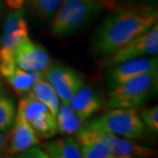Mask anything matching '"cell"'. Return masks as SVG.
Segmentation results:
<instances>
[{
    "label": "cell",
    "instance_id": "1",
    "mask_svg": "<svg viewBox=\"0 0 158 158\" xmlns=\"http://www.w3.org/2000/svg\"><path fill=\"white\" fill-rule=\"evenodd\" d=\"M157 10L149 5H127L109 15L91 42L94 56L105 58L157 23Z\"/></svg>",
    "mask_w": 158,
    "mask_h": 158
},
{
    "label": "cell",
    "instance_id": "2",
    "mask_svg": "<svg viewBox=\"0 0 158 158\" xmlns=\"http://www.w3.org/2000/svg\"><path fill=\"white\" fill-rule=\"evenodd\" d=\"M108 0H62L53 15L50 32L56 37H67L82 30Z\"/></svg>",
    "mask_w": 158,
    "mask_h": 158
},
{
    "label": "cell",
    "instance_id": "3",
    "mask_svg": "<svg viewBox=\"0 0 158 158\" xmlns=\"http://www.w3.org/2000/svg\"><path fill=\"white\" fill-rule=\"evenodd\" d=\"M157 70L139 75L111 88L107 107L112 108H138L144 105L157 89Z\"/></svg>",
    "mask_w": 158,
    "mask_h": 158
},
{
    "label": "cell",
    "instance_id": "4",
    "mask_svg": "<svg viewBox=\"0 0 158 158\" xmlns=\"http://www.w3.org/2000/svg\"><path fill=\"white\" fill-rule=\"evenodd\" d=\"M82 127L110 132L126 139H140L145 134L143 121L134 108H112Z\"/></svg>",
    "mask_w": 158,
    "mask_h": 158
},
{
    "label": "cell",
    "instance_id": "5",
    "mask_svg": "<svg viewBox=\"0 0 158 158\" xmlns=\"http://www.w3.org/2000/svg\"><path fill=\"white\" fill-rule=\"evenodd\" d=\"M29 28L24 14L14 9L6 17L0 37V74L6 78L17 67L15 50L21 42L29 37Z\"/></svg>",
    "mask_w": 158,
    "mask_h": 158
},
{
    "label": "cell",
    "instance_id": "6",
    "mask_svg": "<svg viewBox=\"0 0 158 158\" xmlns=\"http://www.w3.org/2000/svg\"><path fill=\"white\" fill-rule=\"evenodd\" d=\"M158 52V26L152 27L129 40L111 55L102 58L101 65L110 67L112 65L127 61L135 58L156 56Z\"/></svg>",
    "mask_w": 158,
    "mask_h": 158
},
{
    "label": "cell",
    "instance_id": "7",
    "mask_svg": "<svg viewBox=\"0 0 158 158\" xmlns=\"http://www.w3.org/2000/svg\"><path fill=\"white\" fill-rule=\"evenodd\" d=\"M79 143L89 141H99L105 144L114 158H134V157H148L153 154V151L132 143L131 141L119 138V135L110 132L86 129L81 127L76 134Z\"/></svg>",
    "mask_w": 158,
    "mask_h": 158
},
{
    "label": "cell",
    "instance_id": "8",
    "mask_svg": "<svg viewBox=\"0 0 158 158\" xmlns=\"http://www.w3.org/2000/svg\"><path fill=\"white\" fill-rule=\"evenodd\" d=\"M44 76L62 102L65 103H68L83 85V78L78 71L62 64H50L44 72Z\"/></svg>",
    "mask_w": 158,
    "mask_h": 158
},
{
    "label": "cell",
    "instance_id": "9",
    "mask_svg": "<svg viewBox=\"0 0 158 158\" xmlns=\"http://www.w3.org/2000/svg\"><path fill=\"white\" fill-rule=\"evenodd\" d=\"M15 62L17 67L25 71L44 73L52 64V59L41 44L34 42L28 37L15 48Z\"/></svg>",
    "mask_w": 158,
    "mask_h": 158
},
{
    "label": "cell",
    "instance_id": "10",
    "mask_svg": "<svg viewBox=\"0 0 158 158\" xmlns=\"http://www.w3.org/2000/svg\"><path fill=\"white\" fill-rule=\"evenodd\" d=\"M157 68V58H153V56L152 58H148V56L135 58L110 66V69L107 73L109 89L139 75L155 71Z\"/></svg>",
    "mask_w": 158,
    "mask_h": 158
},
{
    "label": "cell",
    "instance_id": "11",
    "mask_svg": "<svg viewBox=\"0 0 158 158\" xmlns=\"http://www.w3.org/2000/svg\"><path fill=\"white\" fill-rule=\"evenodd\" d=\"M68 104L83 122L101 111L105 102L102 94L96 87L91 85H82L73 94Z\"/></svg>",
    "mask_w": 158,
    "mask_h": 158
},
{
    "label": "cell",
    "instance_id": "12",
    "mask_svg": "<svg viewBox=\"0 0 158 158\" xmlns=\"http://www.w3.org/2000/svg\"><path fill=\"white\" fill-rule=\"evenodd\" d=\"M10 142L7 152L9 154L23 153L29 148L39 143L38 135L23 117L17 115L12 126Z\"/></svg>",
    "mask_w": 158,
    "mask_h": 158
},
{
    "label": "cell",
    "instance_id": "13",
    "mask_svg": "<svg viewBox=\"0 0 158 158\" xmlns=\"http://www.w3.org/2000/svg\"><path fill=\"white\" fill-rule=\"evenodd\" d=\"M46 155L52 158H80V144L72 137L60 138L43 144Z\"/></svg>",
    "mask_w": 158,
    "mask_h": 158
},
{
    "label": "cell",
    "instance_id": "14",
    "mask_svg": "<svg viewBox=\"0 0 158 158\" xmlns=\"http://www.w3.org/2000/svg\"><path fill=\"white\" fill-rule=\"evenodd\" d=\"M41 78H45L44 73L25 71L23 69L15 67L11 74L8 75L5 79L11 85L15 93L20 97L24 98L30 93L33 85Z\"/></svg>",
    "mask_w": 158,
    "mask_h": 158
},
{
    "label": "cell",
    "instance_id": "15",
    "mask_svg": "<svg viewBox=\"0 0 158 158\" xmlns=\"http://www.w3.org/2000/svg\"><path fill=\"white\" fill-rule=\"evenodd\" d=\"M27 96L44 104L49 109L52 114L56 117L60 105V98L58 97L52 85L49 84V82L45 80V78L39 79L33 85L32 89L30 90V93Z\"/></svg>",
    "mask_w": 158,
    "mask_h": 158
},
{
    "label": "cell",
    "instance_id": "16",
    "mask_svg": "<svg viewBox=\"0 0 158 158\" xmlns=\"http://www.w3.org/2000/svg\"><path fill=\"white\" fill-rule=\"evenodd\" d=\"M58 131L63 135H76L82 127V121L68 103H60L58 112L56 114Z\"/></svg>",
    "mask_w": 158,
    "mask_h": 158
},
{
    "label": "cell",
    "instance_id": "17",
    "mask_svg": "<svg viewBox=\"0 0 158 158\" xmlns=\"http://www.w3.org/2000/svg\"><path fill=\"white\" fill-rule=\"evenodd\" d=\"M28 123L35 131L37 135L42 139H50L55 137L58 132L56 117L49 110L38 113L32 119H30Z\"/></svg>",
    "mask_w": 158,
    "mask_h": 158
},
{
    "label": "cell",
    "instance_id": "18",
    "mask_svg": "<svg viewBox=\"0 0 158 158\" xmlns=\"http://www.w3.org/2000/svg\"><path fill=\"white\" fill-rule=\"evenodd\" d=\"M17 109L11 98L0 94V131H9L14 126Z\"/></svg>",
    "mask_w": 158,
    "mask_h": 158
},
{
    "label": "cell",
    "instance_id": "19",
    "mask_svg": "<svg viewBox=\"0 0 158 158\" xmlns=\"http://www.w3.org/2000/svg\"><path fill=\"white\" fill-rule=\"evenodd\" d=\"M80 144L81 157L84 158H114L105 144L99 141H89Z\"/></svg>",
    "mask_w": 158,
    "mask_h": 158
},
{
    "label": "cell",
    "instance_id": "20",
    "mask_svg": "<svg viewBox=\"0 0 158 158\" xmlns=\"http://www.w3.org/2000/svg\"><path fill=\"white\" fill-rule=\"evenodd\" d=\"M62 0H29V4L35 14L43 20L52 19Z\"/></svg>",
    "mask_w": 158,
    "mask_h": 158
},
{
    "label": "cell",
    "instance_id": "21",
    "mask_svg": "<svg viewBox=\"0 0 158 158\" xmlns=\"http://www.w3.org/2000/svg\"><path fill=\"white\" fill-rule=\"evenodd\" d=\"M141 119L144 126H147L149 131L153 132L158 131V107L152 106L142 110Z\"/></svg>",
    "mask_w": 158,
    "mask_h": 158
},
{
    "label": "cell",
    "instance_id": "22",
    "mask_svg": "<svg viewBox=\"0 0 158 158\" xmlns=\"http://www.w3.org/2000/svg\"><path fill=\"white\" fill-rule=\"evenodd\" d=\"M6 3L12 9H21L23 6L24 0H6Z\"/></svg>",
    "mask_w": 158,
    "mask_h": 158
},
{
    "label": "cell",
    "instance_id": "23",
    "mask_svg": "<svg viewBox=\"0 0 158 158\" xmlns=\"http://www.w3.org/2000/svg\"><path fill=\"white\" fill-rule=\"evenodd\" d=\"M6 141H7V139H6V135L0 132V152H1V151L5 148Z\"/></svg>",
    "mask_w": 158,
    "mask_h": 158
},
{
    "label": "cell",
    "instance_id": "24",
    "mask_svg": "<svg viewBox=\"0 0 158 158\" xmlns=\"http://www.w3.org/2000/svg\"><path fill=\"white\" fill-rule=\"evenodd\" d=\"M131 1H135V0H108L110 5L114 4V3H128Z\"/></svg>",
    "mask_w": 158,
    "mask_h": 158
},
{
    "label": "cell",
    "instance_id": "25",
    "mask_svg": "<svg viewBox=\"0 0 158 158\" xmlns=\"http://www.w3.org/2000/svg\"><path fill=\"white\" fill-rule=\"evenodd\" d=\"M0 11H1V4H0Z\"/></svg>",
    "mask_w": 158,
    "mask_h": 158
},
{
    "label": "cell",
    "instance_id": "26",
    "mask_svg": "<svg viewBox=\"0 0 158 158\" xmlns=\"http://www.w3.org/2000/svg\"><path fill=\"white\" fill-rule=\"evenodd\" d=\"M0 87H1V82H0Z\"/></svg>",
    "mask_w": 158,
    "mask_h": 158
}]
</instances>
